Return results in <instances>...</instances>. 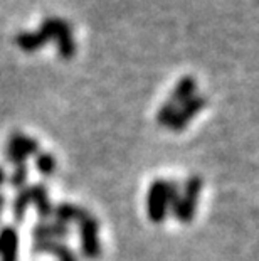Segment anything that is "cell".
Masks as SVG:
<instances>
[{"mask_svg": "<svg viewBox=\"0 0 259 261\" xmlns=\"http://www.w3.org/2000/svg\"><path fill=\"white\" fill-rule=\"evenodd\" d=\"M54 41L57 44L59 56L63 59H71L76 54V44L69 24L63 19L47 17L42 20L41 27L36 32H20L15 36V44L25 53H36L37 49Z\"/></svg>", "mask_w": 259, "mask_h": 261, "instance_id": "obj_1", "label": "cell"}, {"mask_svg": "<svg viewBox=\"0 0 259 261\" xmlns=\"http://www.w3.org/2000/svg\"><path fill=\"white\" fill-rule=\"evenodd\" d=\"M202 189V179L199 175H190L185 180V186L180 192L177 207L174 211L175 219L184 224H189L195 218L197 204H199V194Z\"/></svg>", "mask_w": 259, "mask_h": 261, "instance_id": "obj_2", "label": "cell"}, {"mask_svg": "<svg viewBox=\"0 0 259 261\" xmlns=\"http://www.w3.org/2000/svg\"><path fill=\"white\" fill-rule=\"evenodd\" d=\"M147 213L152 223H163L168 214V199H167V180L155 179L148 187L147 192Z\"/></svg>", "mask_w": 259, "mask_h": 261, "instance_id": "obj_3", "label": "cell"}, {"mask_svg": "<svg viewBox=\"0 0 259 261\" xmlns=\"http://www.w3.org/2000/svg\"><path fill=\"white\" fill-rule=\"evenodd\" d=\"M37 152H39V142L36 138L27 137L22 132H14L7 142L5 159L15 167L19 164H25L27 157L37 155Z\"/></svg>", "mask_w": 259, "mask_h": 261, "instance_id": "obj_4", "label": "cell"}, {"mask_svg": "<svg viewBox=\"0 0 259 261\" xmlns=\"http://www.w3.org/2000/svg\"><path fill=\"white\" fill-rule=\"evenodd\" d=\"M79 243L81 253L86 259H98L101 256L100 223L91 214L79 221Z\"/></svg>", "mask_w": 259, "mask_h": 261, "instance_id": "obj_5", "label": "cell"}, {"mask_svg": "<svg viewBox=\"0 0 259 261\" xmlns=\"http://www.w3.org/2000/svg\"><path fill=\"white\" fill-rule=\"evenodd\" d=\"M206 105H207V99L204 96H199V94L192 96L189 101H185L177 110V113H175L172 123H170L168 128H172L174 132H182L187 125L190 123V120L194 118V116L199 113L204 107H206Z\"/></svg>", "mask_w": 259, "mask_h": 261, "instance_id": "obj_6", "label": "cell"}, {"mask_svg": "<svg viewBox=\"0 0 259 261\" xmlns=\"http://www.w3.org/2000/svg\"><path fill=\"white\" fill-rule=\"evenodd\" d=\"M69 236V226L57 221H39L32 227L34 241H61Z\"/></svg>", "mask_w": 259, "mask_h": 261, "instance_id": "obj_7", "label": "cell"}, {"mask_svg": "<svg viewBox=\"0 0 259 261\" xmlns=\"http://www.w3.org/2000/svg\"><path fill=\"white\" fill-rule=\"evenodd\" d=\"M0 261H19V232L14 226L0 229Z\"/></svg>", "mask_w": 259, "mask_h": 261, "instance_id": "obj_8", "label": "cell"}, {"mask_svg": "<svg viewBox=\"0 0 259 261\" xmlns=\"http://www.w3.org/2000/svg\"><path fill=\"white\" fill-rule=\"evenodd\" d=\"M31 187V204L36 205V211H37V216L41 218V221H49L52 218V202H51V197H49V191L47 187L37 182L34 186H29Z\"/></svg>", "mask_w": 259, "mask_h": 261, "instance_id": "obj_9", "label": "cell"}, {"mask_svg": "<svg viewBox=\"0 0 259 261\" xmlns=\"http://www.w3.org/2000/svg\"><path fill=\"white\" fill-rule=\"evenodd\" d=\"M32 253L51 254V256H56L59 261L76 256L73 253V249L66 246L63 241H34V244H32Z\"/></svg>", "mask_w": 259, "mask_h": 261, "instance_id": "obj_10", "label": "cell"}, {"mask_svg": "<svg viewBox=\"0 0 259 261\" xmlns=\"http://www.w3.org/2000/svg\"><path fill=\"white\" fill-rule=\"evenodd\" d=\"M88 214L90 213H88L86 209H82L79 205L71 204V202H61L52 211V216L56 218L57 223L66 224V226L69 223H79V221L84 219Z\"/></svg>", "mask_w": 259, "mask_h": 261, "instance_id": "obj_11", "label": "cell"}, {"mask_svg": "<svg viewBox=\"0 0 259 261\" xmlns=\"http://www.w3.org/2000/svg\"><path fill=\"white\" fill-rule=\"evenodd\" d=\"M197 90V81L194 76H184L177 83V86L174 88L172 96L168 98V101H172L175 107L180 108L185 101H189L192 96H195Z\"/></svg>", "mask_w": 259, "mask_h": 261, "instance_id": "obj_12", "label": "cell"}, {"mask_svg": "<svg viewBox=\"0 0 259 261\" xmlns=\"http://www.w3.org/2000/svg\"><path fill=\"white\" fill-rule=\"evenodd\" d=\"M29 207H31V187L25 186L24 189L17 191V196H15L14 201H12V216H14V219L17 221V223L24 221Z\"/></svg>", "mask_w": 259, "mask_h": 261, "instance_id": "obj_13", "label": "cell"}, {"mask_svg": "<svg viewBox=\"0 0 259 261\" xmlns=\"http://www.w3.org/2000/svg\"><path fill=\"white\" fill-rule=\"evenodd\" d=\"M36 167L42 177H51L54 172H56V159L49 152H37Z\"/></svg>", "mask_w": 259, "mask_h": 261, "instance_id": "obj_14", "label": "cell"}, {"mask_svg": "<svg viewBox=\"0 0 259 261\" xmlns=\"http://www.w3.org/2000/svg\"><path fill=\"white\" fill-rule=\"evenodd\" d=\"M27 177H29V172H27V165L25 164H19L14 167V172L9 177V182L15 191H20L27 186Z\"/></svg>", "mask_w": 259, "mask_h": 261, "instance_id": "obj_15", "label": "cell"}, {"mask_svg": "<svg viewBox=\"0 0 259 261\" xmlns=\"http://www.w3.org/2000/svg\"><path fill=\"white\" fill-rule=\"evenodd\" d=\"M177 107L172 103V101H165L162 105V108L158 110V115H157V121L160 126H170V123H172L174 116L175 113H177Z\"/></svg>", "mask_w": 259, "mask_h": 261, "instance_id": "obj_16", "label": "cell"}, {"mask_svg": "<svg viewBox=\"0 0 259 261\" xmlns=\"http://www.w3.org/2000/svg\"><path fill=\"white\" fill-rule=\"evenodd\" d=\"M5 180H7V174H5V169L0 167V187L5 184Z\"/></svg>", "mask_w": 259, "mask_h": 261, "instance_id": "obj_17", "label": "cell"}, {"mask_svg": "<svg viewBox=\"0 0 259 261\" xmlns=\"http://www.w3.org/2000/svg\"><path fill=\"white\" fill-rule=\"evenodd\" d=\"M4 207H5V196H4L2 192H0V214H2Z\"/></svg>", "mask_w": 259, "mask_h": 261, "instance_id": "obj_18", "label": "cell"}, {"mask_svg": "<svg viewBox=\"0 0 259 261\" xmlns=\"http://www.w3.org/2000/svg\"><path fill=\"white\" fill-rule=\"evenodd\" d=\"M61 261H79L78 256H74V258H69V259H61Z\"/></svg>", "mask_w": 259, "mask_h": 261, "instance_id": "obj_19", "label": "cell"}]
</instances>
